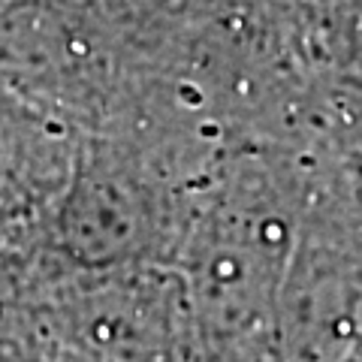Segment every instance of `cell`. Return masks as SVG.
<instances>
[{
  "label": "cell",
  "mask_w": 362,
  "mask_h": 362,
  "mask_svg": "<svg viewBox=\"0 0 362 362\" xmlns=\"http://www.w3.org/2000/svg\"><path fill=\"white\" fill-rule=\"evenodd\" d=\"M127 139L88 136L64 199L42 223V245L70 272L169 266L185 242L190 197Z\"/></svg>",
  "instance_id": "obj_1"
},
{
  "label": "cell",
  "mask_w": 362,
  "mask_h": 362,
  "mask_svg": "<svg viewBox=\"0 0 362 362\" xmlns=\"http://www.w3.org/2000/svg\"><path fill=\"white\" fill-rule=\"evenodd\" d=\"M88 130L0 85V239L42 230L70 190Z\"/></svg>",
  "instance_id": "obj_2"
}]
</instances>
